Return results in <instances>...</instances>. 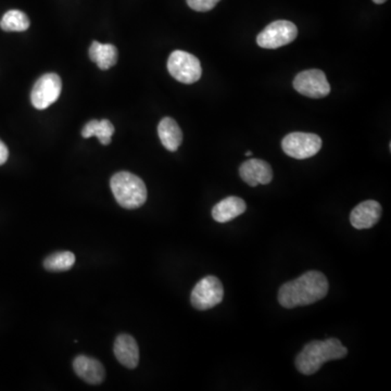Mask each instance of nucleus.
Wrapping results in <instances>:
<instances>
[{
	"mask_svg": "<svg viewBox=\"0 0 391 391\" xmlns=\"http://www.w3.org/2000/svg\"><path fill=\"white\" fill-rule=\"evenodd\" d=\"M328 280L317 271L302 274L296 280L285 282L278 292V302L285 309L309 305L326 297Z\"/></svg>",
	"mask_w": 391,
	"mask_h": 391,
	"instance_id": "nucleus-1",
	"label": "nucleus"
},
{
	"mask_svg": "<svg viewBox=\"0 0 391 391\" xmlns=\"http://www.w3.org/2000/svg\"><path fill=\"white\" fill-rule=\"evenodd\" d=\"M348 349L337 338L326 340H313L296 358V367L303 375H313L319 372L323 364L333 360L344 359Z\"/></svg>",
	"mask_w": 391,
	"mask_h": 391,
	"instance_id": "nucleus-2",
	"label": "nucleus"
},
{
	"mask_svg": "<svg viewBox=\"0 0 391 391\" xmlns=\"http://www.w3.org/2000/svg\"><path fill=\"white\" fill-rule=\"evenodd\" d=\"M112 193L120 206L133 210L141 208L147 200L144 181L129 172H119L110 181Z\"/></svg>",
	"mask_w": 391,
	"mask_h": 391,
	"instance_id": "nucleus-3",
	"label": "nucleus"
},
{
	"mask_svg": "<svg viewBox=\"0 0 391 391\" xmlns=\"http://www.w3.org/2000/svg\"><path fill=\"white\" fill-rule=\"evenodd\" d=\"M170 74L184 84H193L199 81L202 74V67L198 58L183 50L172 52L168 60Z\"/></svg>",
	"mask_w": 391,
	"mask_h": 391,
	"instance_id": "nucleus-4",
	"label": "nucleus"
},
{
	"mask_svg": "<svg viewBox=\"0 0 391 391\" xmlns=\"http://www.w3.org/2000/svg\"><path fill=\"white\" fill-rule=\"evenodd\" d=\"M224 297L222 282L216 276L209 275L199 280L191 295V305L199 311H207L220 305Z\"/></svg>",
	"mask_w": 391,
	"mask_h": 391,
	"instance_id": "nucleus-5",
	"label": "nucleus"
},
{
	"mask_svg": "<svg viewBox=\"0 0 391 391\" xmlns=\"http://www.w3.org/2000/svg\"><path fill=\"white\" fill-rule=\"evenodd\" d=\"M282 148L287 156L298 160L311 158L322 148V139L312 133L295 131L284 137Z\"/></svg>",
	"mask_w": 391,
	"mask_h": 391,
	"instance_id": "nucleus-6",
	"label": "nucleus"
},
{
	"mask_svg": "<svg viewBox=\"0 0 391 391\" xmlns=\"http://www.w3.org/2000/svg\"><path fill=\"white\" fill-rule=\"evenodd\" d=\"M298 29L290 21L278 20L269 24L257 35V45L265 49H276L294 42L297 38Z\"/></svg>",
	"mask_w": 391,
	"mask_h": 391,
	"instance_id": "nucleus-7",
	"label": "nucleus"
},
{
	"mask_svg": "<svg viewBox=\"0 0 391 391\" xmlns=\"http://www.w3.org/2000/svg\"><path fill=\"white\" fill-rule=\"evenodd\" d=\"M62 90V82L59 75L47 73L40 77L33 86L31 102L38 110L47 109L57 102Z\"/></svg>",
	"mask_w": 391,
	"mask_h": 391,
	"instance_id": "nucleus-8",
	"label": "nucleus"
},
{
	"mask_svg": "<svg viewBox=\"0 0 391 391\" xmlns=\"http://www.w3.org/2000/svg\"><path fill=\"white\" fill-rule=\"evenodd\" d=\"M294 88L303 96L319 99L330 93V85L326 75L321 70L312 69L302 71L294 81Z\"/></svg>",
	"mask_w": 391,
	"mask_h": 391,
	"instance_id": "nucleus-9",
	"label": "nucleus"
},
{
	"mask_svg": "<svg viewBox=\"0 0 391 391\" xmlns=\"http://www.w3.org/2000/svg\"><path fill=\"white\" fill-rule=\"evenodd\" d=\"M239 175L251 187H255L259 184L268 185L273 179L272 168L268 162L260 159H250L244 162L239 168Z\"/></svg>",
	"mask_w": 391,
	"mask_h": 391,
	"instance_id": "nucleus-10",
	"label": "nucleus"
},
{
	"mask_svg": "<svg viewBox=\"0 0 391 391\" xmlns=\"http://www.w3.org/2000/svg\"><path fill=\"white\" fill-rule=\"evenodd\" d=\"M381 212L383 209L377 201H363L350 213V223L357 230H367L378 223Z\"/></svg>",
	"mask_w": 391,
	"mask_h": 391,
	"instance_id": "nucleus-11",
	"label": "nucleus"
},
{
	"mask_svg": "<svg viewBox=\"0 0 391 391\" xmlns=\"http://www.w3.org/2000/svg\"><path fill=\"white\" fill-rule=\"evenodd\" d=\"M113 351L118 361L123 367L133 369L138 365V344H137L136 340L129 335L122 334L117 337V340L114 342Z\"/></svg>",
	"mask_w": 391,
	"mask_h": 391,
	"instance_id": "nucleus-12",
	"label": "nucleus"
},
{
	"mask_svg": "<svg viewBox=\"0 0 391 391\" xmlns=\"http://www.w3.org/2000/svg\"><path fill=\"white\" fill-rule=\"evenodd\" d=\"M77 376L90 385H99L106 377L104 365L98 360L86 356H79L73 361Z\"/></svg>",
	"mask_w": 391,
	"mask_h": 391,
	"instance_id": "nucleus-13",
	"label": "nucleus"
},
{
	"mask_svg": "<svg viewBox=\"0 0 391 391\" xmlns=\"http://www.w3.org/2000/svg\"><path fill=\"white\" fill-rule=\"evenodd\" d=\"M246 210H247V205L243 199L235 196H230L213 207L212 218L218 223H228L237 216H241Z\"/></svg>",
	"mask_w": 391,
	"mask_h": 391,
	"instance_id": "nucleus-14",
	"label": "nucleus"
},
{
	"mask_svg": "<svg viewBox=\"0 0 391 391\" xmlns=\"http://www.w3.org/2000/svg\"><path fill=\"white\" fill-rule=\"evenodd\" d=\"M159 138L164 148L168 151H176L183 141V133L179 124L172 118H164L158 125Z\"/></svg>",
	"mask_w": 391,
	"mask_h": 391,
	"instance_id": "nucleus-15",
	"label": "nucleus"
},
{
	"mask_svg": "<svg viewBox=\"0 0 391 391\" xmlns=\"http://www.w3.org/2000/svg\"><path fill=\"white\" fill-rule=\"evenodd\" d=\"M90 58L100 70H109L117 65L118 50L111 44H102L99 42H92L90 47Z\"/></svg>",
	"mask_w": 391,
	"mask_h": 391,
	"instance_id": "nucleus-16",
	"label": "nucleus"
},
{
	"mask_svg": "<svg viewBox=\"0 0 391 391\" xmlns=\"http://www.w3.org/2000/svg\"><path fill=\"white\" fill-rule=\"evenodd\" d=\"M114 134L113 124L109 120H92L82 129L84 138L96 136L104 146L111 143L112 135Z\"/></svg>",
	"mask_w": 391,
	"mask_h": 391,
	"instance_id": "nucleus-17",
	"label": "nucleus"
},
{
	"mask_svg": "<svg viewBox=\"0 0 391 391\" xmlns=\"http://www.w3.org/2000/svg\"><path fill=\"white\" fill-rule=\"evenodd\" d=\"M0 28L6 32H24L30 28V19L20 10H9L0 20Z\"/></svg>",
	"mask_w": 391,
	"mask_h": 391,
	"instance_id": "nucleus-18",
	"label": "nucleus"
},
{
	"mask_svg": "<svg viewBox=\"0 0 391 391\" xmlns=\"http://www.w3.org/2000/svg\"><path fill=\"white\" fill-rule=\"evenodd\" d=\"M74 263V253L71 251H60L46 257L44 260V268L49 272H65L72 269Z\"/></svg>",
	"mask_w": 391,
	"mask_h": 391,
	"instance_id": "nucleus-19",
	"label": "nucleus"
},
{
	"mask_svg": "<svg viewBox=\"0 0 391 391\" xmlns=\"http://www.w3.org/2000/svg\"><path fill=\"white\" fill-rule=\"evenodd\" d=\"M186 1L193 10L207 13V11L212 10L220 0H186Z\"/></svg>",
	"mask_w": 391,
	"mask_h": 391,
	"instance_id": "nucleus-20",
	"label": "nucleus"
},
{
	"mask_svg": "<svg viewBox=\"0 0 391 391\" xmlns=\"http://www.w3.org/2000/svg\"><path fill=\"white\" fill-rule=\"evenodd\" d=\"M8 157H9V150L3 141H0V166L6 163Z\"/></svg>",
	"mask_w": 391,
	"mask_h": 391,
	"instance_id": "nucleus-21",
	"label": "nucleus"
},
{
	"mask_svg": "<svg viewBox=\"0 0 391 391\" xmlns=\"http://www.w3.org/2000/svg\"><path fill=\"white\" fill-rule=\"evenodd\" d=\"M373 1L377 5H381V3H386L387 0H373Z\"/></svg>",
	"mask_w": 391,
	"mask_h": 391,
	"instance_id": "nucleus-22",
	"label": "nucleus"
},
{
	"mask_svg": "<svg viewBox=\"0 0 391 391\" xmlns=\"http://www.w3.org/2000/svg\"><path fill=\"white\" fill-rule=\"evenodd\" d=\"M245 154L247 157H251V156H253V152H251V151H247V152H246Z\"/></svg>",
	"mask_w": 391,
	"mask_h": 391,
	"instance_id": "nucleus-23",
	"label": "nucleus"
}]
</instances>
